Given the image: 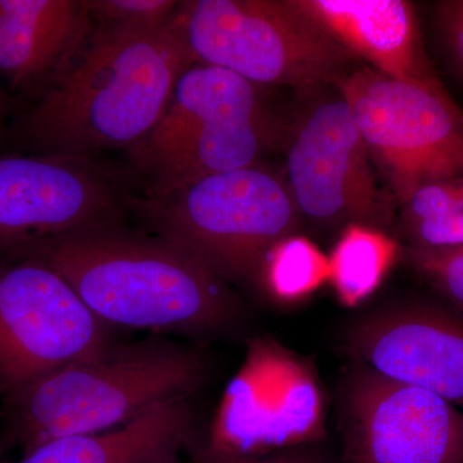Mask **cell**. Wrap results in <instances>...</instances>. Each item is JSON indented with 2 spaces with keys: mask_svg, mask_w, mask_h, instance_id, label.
Listing matches in <instances>:
<instances>
[{
  "mask_svg": "<svg viewBox=\"0 0 463 463\" xmlns=\"http://www.w3.org/2000/svg\"><path fill=\"white\" fill-rule=\"evenodd\" d=\"M194 63L176 16L156 30L94 24L74 63L14 118L9 137L29 155L88 163L109 149H132Z\"/></svg>",
  "mask_w": 463,
  "mask_h": 463,
  "instance_id": "6da1fadb",
  "label": "cell"
},
{
  "mask_svg": "<svg viewBox=\"0 0 463 463\" xmlns=\"http://www.w3.org/2000/svg\"><path fill=\"white\" fill-rule=\"evenodd\" d=\"M5 255L48 265L111 327L206 339L236 330L248 315L230 283L190 252L118 224L39 241Z\"/></svg>",
  "mask_w": 463,
  "mask_h": 463,
  "instance_id": "7a4b0ae2",
  "label": "cell"
},
{
  "mask_svg": "<svg viewBox=\"0 0 463 463\" xmlns=\"http://www.w3.org/2000/svg\"><path fill=\"white\" fill-rule=\"evenodd\" d=\"M207 374L194 347L114 343L5 398L8 430L24 455L54 439L114 430L164 402L191 398Z\"/></svg>",
  "mask_w": 463,
  "mask_h": 463,
  "instance_id": "3957f363",
  "label": "cell"
},
{
  "mask_svg": "<svg viewBox=\"0 0 463 463\" xmlns=\"http://www.w3.org/2000/svg\"><path fill=\"white\" fill-rule=\"evenodd\" d=\"M155 232L228 283L260 288L265 259L304 219L285 176L257 164L161 196L129 200Z\"/></svg>",
  "mask_w": 463,
  "mask_h": 463,
  "instance_id": "277c9868",
  "label": "cell"
},
{
  "mask_svg": "<svg viewBox=\"0 0 463 463\" xmlns=\"http://www.w3.org/2000/svg\"><path fill=\"white\" fill-rule=\"evenodd\" d=\"M176 23L196 62L260 87L321 90L358 61L295 0H187L179 2Z\"/></svg>",
  "mask_w": 463,
  "mask_h": 463,
  "instance_id": "5b68a950",
  "label": "cell"
},
{
  "mask_svg": "<svg viewBox=\"0 0 463 463\" xmlns=\"http://www.w3.org/2000/svg\"><path fill=\"white\" fill-rule=\"evenodd\" d=\"M334 85L399 206L426 183L463 179V111L455 100L370 66Z\"/></svg>",
  "mask_w": 463,
  "mask_h": 463,
  "instance_id": "8992f818",
  "label": "cell"
},
{
  "mask_svg": "<svg viewBox=\"0 0 463 463\" xmlns=\"http://www.w3.org/2000/svg\"><path fill=\"white\" fill-rule=\"evenodd\" d=\"M312 99L288 124L282 148L286 182L304 222L327 231L365 225L388 232L392 203L377 187L373 164L346 100L335 88Z\"/></svg>",
  "mask_w": 463,
  "mask_h": 463,
  "instance_id": "52a82bcc",
  "label": "cell"
},
{
  "mask_svg": "<svg viewBox=\"0 0 463 463\" xmlns=\"http://www.w3.org/2000/svg\"><path fill=\"white\" fill-rule=\"evenodd\" d=\"M112 344L111 326L100 321L52 268L20 255L0 257L3 397Z\"/></svg>",
  "mask_w": 463,
  "mask_h": 463,
  "instance_id": "ba28073f",
  "label": "cell"
},
{
  "mask_svg": "<svg viewBox=\"0 0 463 463\" xmlns=\"http://www.w3.org/2000/svg\"><path fill=\"white\" fill-rule=\"evenodd\" d=\"M341 463H463V412L361 364L341 392Z\"/></svg>",
  "mask_w": 463,
  "mask_h": 463,
  "instance_id": "9c48e42d",
  "label": "cell"
},
{
  "mask_svg": "<svg viewBox=\"0 0 463 463\" xmlns=\"http://www.w3.org/2000/svg\"><path fill=\"white\" fill-rule=\"evenodd\" d=\"M128 203L93 163L29 154L0 157V257L39 241L118 224Z\"/></svg>",
  "mask_w": 463,
  "mask_h": 463,
  "instance_id": "30bf717a",
  "label": "cell"
},
{
  "mask_svg": "<svg viewBox=\"0 0 463 463\" xmlns=\"http://www.w3.org/2000/svg\"><path fill=\"white\" fill-rule=\"evenodd\" d=\"M356 364L463 407V309L412 301L364 317L346 332Z\"/></svg>",
  "mask_w": 463,
  "mask_h": 463,
  "instance_id": "8fae6325",
  "label": "cell"
},
{
  "mask_svg": "<svg viewBox=\"0 0 463 463\" xmlns=\"http://www.w3.org/2000/svg\"><path fill=\"white\" fill-rule=\"evenodd\" d=\"M328 35L381 74L453 99L432 67L407 0H295Z\"/></svg>",
  "mask_w": 463,
  "mask_h": 463,
  "instance_id": "7c38bea8",
  "label": "cell"
},
{
  "mask_svg": "<svg viewBox=\"0 0 463 463\" xmlns=\"http://www.w3.org/2000/svg\"><path fill=\"white\" fill-rule=\"evenodd\" d=\"M94 23L87 0H0V79L41 96L74 63Z\"/></svg>",
  "mask_w": 463,
  "mask_h": 463,
  "instance_id": "4fadbf2b",
  "label": "cell"
},
{
  "mask_svg": "<svg viewBox=\"0 0 463 463\" xmlns=\"http://www.w3.org/2000/svg\"><path fill=\"white\" fill-rule=\"evenodd\" d=\"M273 112L265 87L222 67L194 63L176 81L156 127L145 141L129 149L130 165L142 175L205 128Z\"/></svg>",
  "mask_w": 463,
  "mask_h": 463,
  "instance_id": "5bb4252c",
  "label": "cell"
},
{
  "mask_svg": "<svg viewBox=\"0 0 463 463\" xmlns=\"http://www.w3.org/2000/svg\"><path fill=\"white\" fill-rule=\"evenodd\" d=\"M196 426L191 398L172 399L114 430L47 441L17 463H154L190 443Z\"/></svg>",
  "mask_w": 463,
  "mask_h": 463,
  "instance_id": "9a60e30c",
  "label": "cell"
},
{
  "mask_svg": "<svg viewBox=\"0 0 463 463\" xmlns=\"http://www.w3.org/2000/svg\"><path fill=\"white\" fill-rule=\"evenodd\" d=\"M288 127V120L273 112L205 128L142 174L147 181L146 196H161L206 176L257 165L268 152L282 148Z\"/></svg>",
  "mask_w": 463,
  "mask_h": 463,
  "instance_id": "2e32d148",
  "label": "cell"
},
{
  "mask_svg": "<svg viewBox=\"0 0 463 463\" xmlns=\"http://www.w3.org/2000/svg\"><path fill=\"white\" fill-rule=\"evenodd\" d=\"M402 250L388 232L347 225L332 250L330 282L344 307L364 304L380 288Z\"/></svg>",
  "mask_w": 463,
  "mask_h": 463,
  "instance_id": "e0dca14e",
  "label": "cell"
},
{
  "mask_svg": "<svg viewBox=\"0 0 463 463\" xmlns=\"http://www.w3.org/2000/svg\"><path fill=\"white\" fill-rule=\"evenodd\" d=\"M330 281V263L318 246L301 234L277 243L261 273L260 289L276 303L294 306Z\"/></svg>",
  "mask_w": 463,
  "mask_h": 463,
  "instance_id": "ac0fdd59",
  "label": "cell"
},
{
  "mask_svg": "<svg viewBox=\"0 0 463 463\" xmlns=\"http://www.w3.org/2000/svg\"><path fill=\"white\" fill-rule=\"evenodd\" d=\"M405 261L450 306L463 309V246L420 249L405 246Z\"/></svg>",
  "mask_w": 463,
  "mask_h": 463,
  "instance_id": "d6986e66",
  "label": "cell"
},
{
  "mask_svg": "<svg viewBox=\"0 0 463 463\" xmlns=\"http://www.w3.org/2000/svg\"><path fill=\"white\" fill-rule=\"evenodd\" d=\"M96 25L133 30L163 29L178 14L175 0H87Z\"/></svg>",
  "mask_w": 463,
  "mask_h": 463,
  "instance_id": "ffe728a7",
  "label": "cell"
},
{
  "mask_svg": "<svg viewBox=\"0 0 463 463\" xmlns=\"http://www.w3.org/2000/svg\"><path fill=\"white\" fill-rule=\"evenodd\" d=\"M408 245L420 249H444L463 246V213L398 223Z\"/></svg>",
  "mask_w": 463,
  "mask_h": 463,
  "instance_id": "44dd1931",
  "label": "cell"
},
{
  "mask_svg": "<svg viewBox=\"0 0 463 463\" xmlns=\"http://www.w3.org/2000/svg\"><path fill=\"white\" fill-rule=\"evenodd\" d=\"M200 463H332L322 448L315 444L288 448L270 455L241 453L223 448L209 447L201 453Z\"/></svg>",
  "mask_w": 463,
  "mask_h": 463,
  "instance_id": "7402d4cb",
  "label": "cell"
},
{
  "mask_svg": "<svg viewBox=\"0 0 463 463\" xmlns=\"http://www.w3.org/2000/svg\"><path fill=\"white\" fill-rule=\"evenodd\" d=\"M434 18L444 50L463 79V0L435 3Z\"/></svg>",
  "mask_w": 463,
  "mask_h": 463,
  "instance_id": "603a6c76",
  "label": "cell"
},
{
  "mask_svg": "<svg viewBox=\"0 0 463 463\" xmlns=\"http://www.w3.org/2000/svg\"><path fill=\"white\" fill-rule=\"evenodd\" d=\"M453 190L457 197V205L459 212L463 213V179H452Z\"/></svg>",
  "mask_w": 463,
  "mask_h": 463,
  "instance_id": "cb8c5ba5",
  "label": "cell"
},
{
  "mask_svg": "<svg viewBox=\"0 0 463 463\" xmlns=\"http://www.w3.org/2000/svg\"><path fill=\"white\" fill-rule=\"evenodd\" d=\"M5 115H7V99H5V91L0 88V134L5 127Z\"/></svg>",
  "mask_w": 463,
  "mask_h": 463,
  "instance_id": "d4e9b609",
  "label": "cell"
},
{
  "mask_svg": "<svg viewBox=\"0 0 463 463\" xmlns=\"http://www.w3.org/2000/svg\"><path fill=\"white\" fill-rule=\"evenodd\" d=\"M179 452L181 450H174V452L167 453L166 456L161 457L160 459L154 463H183Z\"/></svg>",
  "mask_w": 463,
  "mask_h": 463,
  "instance_id": "484cf974",
  "label": "cell"
},
{
  "mask_svg": "<svg viewBox=\"0 0 463 463\" xmlns=\"http://www.w3.org/2000/svg\"><path fill=\"white\" fill-rule=\"evenodd\" d=\"M0 463H3V462H2V457H0Z\"/></svg>",
  "mask_w": 463,
  "mask_h": 463,
  "instance_id": "4316f807",
  "label": "cell"
}]
</instances>
